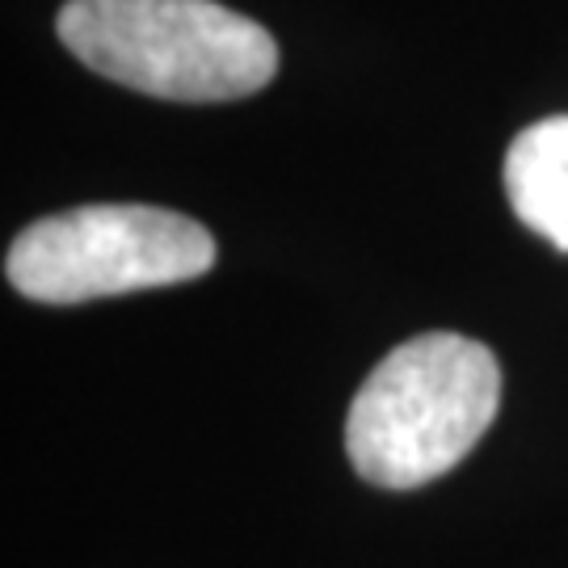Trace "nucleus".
Listing matches in <instances>:
<instances>
[{
    "label": "nucleus",
    "instance_id": "nucleus-1",
    "mask_svg": "<svg viewBox=\"0 0 568 568\" xmlns=\"http://www.w3.org/2000/svg\"><path fill=\"white\" fill-rule=\"evenodd\" d=\"M501 366L459 333H422L396 345L354 392L345 455L379 488H417L447 476L493 426Z\"/></svg>",
    "mask_w": 568,
    "mask_h": 568
},
{
    "label": "nucleus",
    "instance_id": "nucleus-2",
    "mask_svg": "<svg viewBox=\"0 0 568 568\" xmlns=\"http://www.w3.org/2000/svg\"><path fill=\"white\" fill-rule=\"evenodd\" d=\"M55 34L105 81L161 102H241L278 72V47L215 0H68Z\"/></svg>",
    "mask_w": 568,
    "mask_h": 568
},
{
    "label": "nucleus",
    "instance_id": "nucleus-3",
    "mask_svg": "<svg viewBox=\"0 0 568 568\" xmlns=\"http://www.w3.org/2000/svg\"><path fill=\"white\" fill-rule=\"evenodd\" d=\"M215 253V236L190 215L93 203L21 227L4 253V278L34 304L63 307L203 278Z\"/></svg>",
    "mask_w": 568,
    "mask_h": 568
},
{
    "label": "nucleus",
    "instance_id": "nucleus-4",
    "mask_svg": "<svg viewBox=\"0 0 568 568\" xmlns=\"http://www.w3.org/2000/svg\"><path fill=\"white\" fill-rule=\"evenodd\" d=\"M506 194L530 232L568 253V114L518 131L506 152Z\"/></svg>",
    "mask_w": 568,
    "mask_h": 568
}]
</instances>
